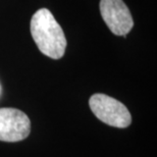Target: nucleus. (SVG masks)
I'll return each instance as SVG.
<instances>
[{
    "instance_id": "f257e3e1",
    "label": "nucleus",
    "mask_w": 157,
    "mask_h": 157,
    "mask_svg": "<svg viewBox=\"0 0 157 157\" xmlns=\"http://www.w3.org/2000/svg\"><path fill=\"white\" fill-rule=\"evenodd\" d=\"M30 30L37 47L44 55L52 59H59L64 55L67 39L63 30L47 8H41L34 13Z\"/></svg>"
},
{
    "instance_id": "f03ea898",
    "label": "nucleus",
    "mask_w": 157,
    "mask_h": 157,
    "mask_svg": "<svg viewBox=\"0 0 157 157\" xmlns=\"http://www.w3.org/2000/svg\"><path fill=\"white\" fill-rule=\"evenodd\" d=\"M94 115L110 127L124 128L132 124V115L121 101L105 94H94L89 100Z\"/></svg>"
},
{
    "instance_id": "7ed1b4c3",
    "label": "nucleus",
    "mask_w": 157,
    "mask_h": 157,
    "mask_svg": "<svg viewBox=\"0 0 157 157\" xmlns=\"http://www.w3.org/2000/svg\"><path fill=\"white\" fill-rule=\"evenodd\" d=\"M31 133V121L20 109L0 108V141L20 142Z\"/></svg>"
},
{
    "instance_id": "20e7f679",
    "label": "nucleus",
    "mask_w": 157,
    "mask_h": 157,
    "mask_svg": "<svg viewBox=\"0 0 157 157\" xmlns=\"http://www.w3.org/2000/svg\"><path fill=\"white\" fill-rule=\"evenodd\" d=\"M100 12L103 21L114 35L125 37L133 29L134 20L122 0H101Z\"/></svg>"
}]
</instances>
